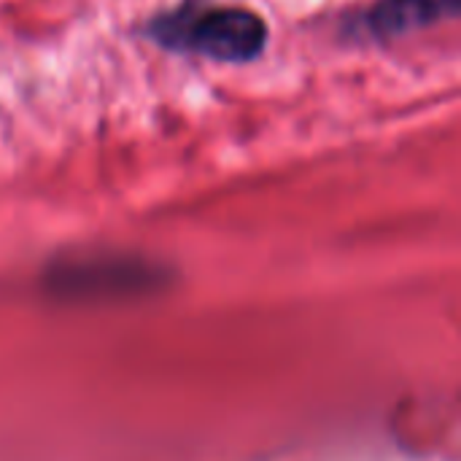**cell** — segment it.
I'll return each mask as SVG.
<instances>
[{
	"instance_id": "cell-1",
	"label": "cell",
	"mask_w": 461,
	"mask_h": 461,
	"mask_svg": "<svg viewBox=\"0 0 461 461\" xmlns=\"http://www.w3.org/2000/svg\"><path fill=\"white\" fill-rule=\"evenodd\" d=\"M146 32L162 49L216 62H251L267 46V24L259 14L211 0L181 3L154 16Z\"/></svg>"
},
{
	"instance_id": "cell-2",
	"label": "cell",
	"mask_w": 461,
	"mask_h": 461,
	"mask_svg": "<svg viewBox=\"0 0 461 461\" xmlns=\"http://www.w3.org/2000/svg\"><path fill=\"white\" fill-rule=\"evenodd\" d=\"M459 14V0H375L357 19V32L370 41H392Z\"/></svg>"
},
{
	"instance_id": "cell-3",
	"label": "cell",
	"mask_w": 461,
	"mask_h": 461,
	"mask_svg": "<svg viewBox=\"0 0 461 461\" xmlns=\"http://www.w3.org/2000/svg\"><path fill=\"white\" fill-rule=\"evenodd\" d=\"M57 286L65 292H86L95 294L100 286L105 289H135L143 284V278H157L151 267H140V262H124V259H86L76 265H65L54 270Z\"/></svg>"
}]
</instances>
